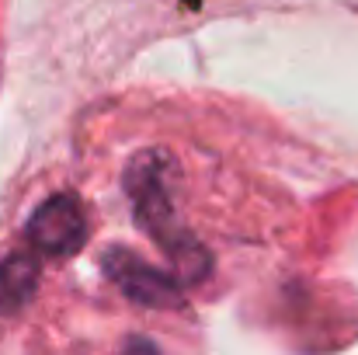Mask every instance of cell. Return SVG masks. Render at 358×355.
<instances>
[{"mask_svg": "<svg viewBox=\"0 0 358 355\" xmlns=\"http://www.w3.org/2000/svg\"><path fill=\"white\" fill-rule=\"evenodd\" d=\"M31 237L38 240V247L59 254L66 247H77L84 237V216L70 199H52L49 206L38 209L35 223H31Z\"/></svg>", "mask_w": 358, "mask_h": 355, "instance_id": "1", "label": "cell"}]
</instances>
